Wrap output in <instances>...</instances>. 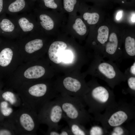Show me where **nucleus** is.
<instances>
[{"mask_svg":"<svg viewBox=\"0 0 135 135\" xmlns=\"http://www.w3.org/2000/svg\"><path fill=\"white\" fill-rule=\"evenodd\" d=\"M46 81L40 80L24 82L13 89L20 97L22 104L37 114L47 102L58 96Z\"/></svg>","mask_w":135,"mask_h":135,"instance_id":"obj_1","label":"nucleus"},{"mask_svg":"<svg viewBox=\"0 0 135 135\" xmlns=\"http://www.w3.org/2000/svg\"><path fill=\"white\" fill-rule=\"evenodd\" d=\"M89 89L84 95L83 101L88 108V111L98 116L101 112L115 103L114 94L108 87L93 79L88 84Z\"/></svg>","mask_w":135,"mask_h":135,"instance_id":"obj_2","label":"nucleus"},{"mask_svg":"<svg viewBox=\"0 0 135 135\" xmlns=\"http://www.w3.org/2000/svg\"><path fill=\"white\" fill-rule=\"evenodd\" d=\"M94 56L90 72L92 76L104 80L112 88L126 80L124 73L116 63L106 60L100 55Z\"/></svg>","mask_w":135,"mask_h":135,"instance_id":"obj_3","label":"nucleus"},{"mask_svg":"<svg viewBox=\"0 0 135 135\" xmlns=\"http://www.w3.org/2000/svg\"><path fill=\"white\" fill-rule=\"evenodd\" d=\"M22 63L16 40L3 38L0 43V78L6 80Z\"/></svg>","mask_w":135,"mask_h":135,"instance_id":"obj_4","label":"nucleus"},{"mask_svg":"<svg viewBox=\"0 0 135 135\" xmlns=\"http://www.w3.org/2000/svg\"><path fill=\"white\" fill-rule=\"evenodd\" d=\"M16 135H37L40 124L37 112L22 105L15 110L9 119Z\"/></svg>","mask_w":135,"mask_h":135,"instance_id":"obj_5","label":"nucleus"},{"mask_svg":"<svg viewBox=\"0 0 135 135\" xmlns=\"http://www.w3.org/2000/svg\"><path fill=\"white\" fill-rule=\"evenodd\" d=\"M54 99L60 104L63 112V118L77 122L83 125L90 122L91 117L85 108L84 101L75 97L60 95Z\"/></svg>","mask_w":135,"mask_h":135,"instance_id":"obj_6","label":"nucleus"},{"mask_svg":"<svg viewBox=\"0 0 135 135\" xmlns=\"http://www.w3.org/2000/svg\"><path fill=\"white\" fill-rule=\"evenodd\" d=\"M103 114L98 116L105 128L121 126L134 116V108L131 105L115 104L105 110Z\"/></svg>","mask_w":135,"mask_h":135,"instance_id":"obj_7","label":"nucleus"},{"mask_svg":"<svg viewBox=\"0 0 135 135\" xmlns=\"http://www.w3.org/2000/svg\"><path fill=\"white\" fill-rule=\"evenodd\" d=\"M37 33L16 40L23 63L36 60L38 52L44 47V40L37 36Z\"/></svg>","mask_w":135,"mask_h":135,"instance_id":"obj_8","label":"nucleus"},{"mask_svg":"<svg viewBox=\"0 0 135 135\" xmlns=\"http://www.w3.org/2000/svg\"><path fill=\"white\" fill-rule=\"evenodd\" d=\"M40 124L46 125L48 128L60 130L59 123L63 118V112L59 102L55 99L46 103L38 114Z\"/></svg>","mask_w":135,"mask_h":135,"instance_id":"obj_9","label":"nucleus"},{"mask_svg":"<svg viewBox=\"0 0 135 135\" xmlns=\"http://www.w3.org/2000/svg\"><path fill=\"white\" fill-rule=\"evenodd\" d=\"M123 36L114 32L110 33L102 56L103 58H108L118 66L122 60L121 46Z\"/></svg>","mask_w":135,"mask_h":135,"instance_id":"obj_10","label":"nucleus"},{"mask_svg":"<svg viewBox=\"0 0 135 135\" xmlns=\"http://www.w3.org/2000/svg\"><path fill=\"white\" fill-rule=\"evenodd\" d=\"M63 88L59 91L60 95L79 98L83 101L84 96L89 89L84 81L70 77L65 78L62 82Z\"/></svg>","mask_w":135,"mask_h":135,"instance_id":"obj_11","label":"nucleus"},{"mask_svg":"<svg viewBox=\"0 0 135 135\" xmlns=\"http://www.w3.org/2000/svg\"><path fill=\"white\" fill-rule=\"evenodd\" d=\"M28 12L10 16L17 26L20 34L19 38L38 32V23L36 20L34 14L32 12Z\"/></svg>","mask_w":135,"mask_h":135,"instance_id":"obj_12","label":"nucleus"},{"mask_svg":"<svg viewBox=\"0 0 135 135\" xmlns=\"http://www.w3.org/2000/svg\"><path fill=\"white\" fill-rule=\"evenodd\" d=\"M4 13L0 16V36L11 40L19 38V31L14 20Z\"/></svg>","mask_w":135,"mask_h":135,"instance_id":"obj_13","label":"nucleus"},{"mask_svg":"<svg viewBox=\"0 0 135 135\" xmlns=\"http://www.w3.org/2000/svg\"><path fill=\"white\" fill-rule=\"evenodd\" d=\"M33 9L26 0H5L4 12L10 16L29 12Z\"/></svg>","mask_w":135,"mask_h":135,"instance_id":"obj_14","label":"nucleus"},{"mask_svg":"<svg viewBox=\"0 0 135 135\" xmlns=\"http://www.w3.org/2000/svg\"><path fill=\"white\" fill-rule=\"evenodd\" d=\"M122 44V59L135 60V39L134 35L127 34L123 36Z\"/></svg>","mask_w":135,"mask_h":135,"instance_id":"obj_15","label":"nucleus"},{"mask_svg":"<svg viewBox=\"0 0 135 135\" xmlns=\"http://www.w3.org/2000/svg\"><path fill=\"white\" fill-rule=\"evenodd\" d=\"M67 47L66 44L63 42L56 41L52 43L48 50L50 59L56 64L60 63L62 54Z\"/></svg>","mask_w":135,"mask_h":135,"instance_id":"obj_16","label":"nucleus"},{"mask_svg":"<svg viewBox=\"0 0 135 135\" xmlns=\"http://www.w3.org/2000/svg\"><path fill=\"white\" fill-rule=\"evenodd\" d=\"M1 96L13 107L18 108L22 105L21 99L18 93L12 88L6 87L2 92Z\"/></svg>","mask_w":135,"mask_h":135,"instance_id":"obj_17","label":"nucleus"},{"mask_svg":"<svg viewBox=\"0 0 135 135\" xmlns=\"http://www.w3.org/2000/svg\"><path fill=\"white\" fill-rule=\"evenodd\" d=\"M33 10V13L38 19V23L41 28L46 31L52 30L54 27V23L50 17L46 13L40 12L34 8Z\"/></svg>","mask_w":135,"mask_h":135,"instance_id":"obj_18","label":"nucleus"},{"mask_svg":"<svg viewBox=\"0 0 135 135\" xmlns=\"http://www.w3.org/2000/svg\"><path fill=\"white\" fill-rule=\"evenodd\" d=\"M65 120L67 123L72 135H88V130L85 128L83 125L70 120Z\"/></svg>","mask_w":135,"mask_h":135,"instance_id":"obj_19","label":"nucleus"},{"mask_svg":"<svg viewBox=\"0 0 135 135\" xmlns=\"http://www.w3.org/2000/svg\"><path fill=\"white\" fill-rule=\"evenodd\" d=\"M15 110L13 107L7 101L4 100L0 102V112L3 116L9 119L12 115Z\"/></svg>","mask_w":135,"mask_h":135,"instance_id":"obj_20","label":"nucleus"},{"mask_svg":"<svg viewBox=\"0 0 135 135\" xmlns=\"http://www.w3.org/2000/svg\"><path fill=\"white\" fill-rule=\"evenodd\" d=\"M72 28L80 36H84L86 33V26L80 18H78L76 20L72 26Z\"/></svg>","mask_w":135,"mask_h":135,"instance_id":"obj_21","label":"nucleus"},{"mask_svg":"<svg viewBox=\"0 0 135 135\" xmlns=\"http://www.w3.org/2000/svg\"><path fill=\"white\" fill-rule=\"evenodd\" d=\"M100 17L99 14L96 12L92 13L86 12L83 15L84 19L90 25H94L97 24L99 20Z\"/></svg>","mask_w":135,"mask_h":135,"instance_id":"obj_22","label":"nucleus"},{"mask_svg":"<svg viewBox=\"0 0 135 135\" xmlns=\"http://www.w3.org/2000/svg\"><path fill=\"white\" fill-rule=\"evenodd\" d=\"M106 130H104L103 128L98 126H94L92 127L88 130V135H102L106 133Z\"/></svg>","mask_w":135,"mask_h":135,"instance_id":"obj_23","label":"nucleus"},{"mask_svg":"<svg viewBox=\"0 0 135 135\" xmlns=\"http://www.w3.org/2000/svg\"><path fill=\"white\" fill-rule=\"evenodd\" d=\"M128 85V90L133 94L135 92V76H130L126 78Z\"/></svg>","mask_w":135,"mask_h":135,"instance_id":"obj_24","label":"nucleus"},{"mask_svg":"<svg viewBox=\"0 0 135 135\" xmlns=\"http://www.w3.org/2000/svg\"><path fill=\"white\" fill-rule=\"evenodd\" d=\"M77 2V0H63L64 7L68 12L73 11Z\"/></svg>","mask_w":135,"mask_h":135,"instance_id":"obj_25","label":"nucleus"},{"mask_svg":"<svg viewBox=\"0 0 135 135\" xmlns=\"http://www.w3.org/2000/svg\"><path fill=\"white\" fill-rule=\"evenodd\" d=\"M40 0L41 4L46 7L53 9L57 8V5L55 2L54 0Z\"/></svg>","mask_w":135,"mask_h":135,"instance_id":"obj_26","label":"nucleus"},{"mask_svg":"<svg viewBox=\"0 0 135 135\" xmlns=\"http://www.w3.org/2000/svg\"><path fill=\"white\" fill-rule=\"evenodd\" d=\"M126 130L121 126H117L113 128V130L111 132L110 134L112 135H125L127 133Z\"/></svg>","mask_w":135,"mask_h":135,"instance_id":"obj_27","label":"nucleus"},{"mask_svg":"<svg viewBox=\"0 0 135 135\" xmlns=\"http://www.w3.org/2000/svg\"><path fill=\"white\" fill-rule=\"evenodd\" d=\"M124 74L126 78L128 76H135V60L132 64L125 71Z\"/></svg>","mask_w":135,"mask_h":135,"instance_id":"obj_28","label":"nucleus"},{"mask_svg":"<svg viewBox=\"0 0 135 135\" xmlns=\"http://www.w3.org/2000/svg\"><path fill=\"white\" fill-rule=\"evenodd\" d=\"M61 58L62 60L65 62H69L72 59V54L69 51H64L62 54Z\"/></svg>","mask_w":135,"mask_h":135,"instance_id":"obj_29","label":"nucleus"},{"mask_svg":"<svg viewBox=\"0 0 135 135\" xmlns=\"http://www.w3.org/2000/svg\"><path fill=\"white\" fill-rule=\"evenodd\" d=\"M59 130L55 128H48L46 132L42 131V132L45 135H60V132Z\"/></svg>","mask_w":135,"mask_h":135,"instance_id":"obj_30","label":"nucleus"},{"mask_svg":"<svg viewBox=\"0 0 135 135\" xmlns=\"http://www.w3.org/2000/svg\"><path fill=\"white\" fill-rule=\"evenodd\" d=\"M60 135H72L71 132L68 126H66L60 130Z\"/></svg>","mask_w":135,"mask_h":135,"instance_id":"obj_31","label":"nucleus"},{"mask_svg":"<svg viewBox=\"0 0 135 135\" xmlns=\"http://www.w3.org/2000/svg\"><path fill=\"white\" fill-rule=\"evenodd\" d=\"M5 0H0V16L4 12Z\"/></svg>","mask_w":135,"mask_h":135,"instance_id":"obj_32","label":"nucleus"},{"mask_svg":"<svg viewBox=\"0 0 135 135\" xmlns=\"http://www.w3.org/2000/svg\"><path fill=\"white\" fill-rule=\"evenodd\" d=\"M29 4L33 8L35 2L38 0H26Z\"/></svg>","mask_w":135,"mask_h":135,"instance_id":"obj_33","label":"nucleus"},{"mask_svg":"<svg viewBox=\"0 0 135 135\" xmlns=\"http://www.w3.org/2000/svg\"><path fill=\"white\" fill-rule=\"evenodd\" d=\"M122 16V13L120 12H119L117 14L116 16V19L117 20H119L121 18Z\"/></svg>","mask_w":135,"mask_h":135,"instance_id":"obj_34","label":"nucleus"},{"mask_svg":"<svg viewBox=\"0 0 135 135\" xmlns=\"http://www.w3.org/2000/svg\"><path fill=\"white\" fill-rule=\"evenodd\" d=\"M131 20H132V22H135V14H134L132 16V18H131Z\"/></svg>","mask_w":135,"mask_h":135,"instance_id":"obj_35","label":"nucleus"},{"mask_svg":"<svg viewBox=\"0 0 135 135\" xmlns=\"http://www.w3.org/2000/svg\"><path fill=\"white\" fill-rule=\"evenodd\" d=\"M3 38H2L0 36V43L2 41Z\"/></svg>","mask_w":135,"mask_h":135,"instance_id":"obj_36","label":"nucleus"},{"mask_svg":"<svg viewBox=\"0 0 135 135\" xmlns=\"http://www.w3.org/2000/svg\"></svg>","mask_w":135,"mask_h":135,"instance_id":"obj_37","label":"nucleus"}]
</instances>
